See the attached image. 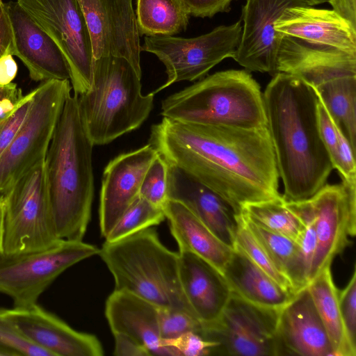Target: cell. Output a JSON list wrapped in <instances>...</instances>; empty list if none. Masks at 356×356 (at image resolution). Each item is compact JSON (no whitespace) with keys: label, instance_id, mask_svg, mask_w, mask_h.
<instances>
[{"label":"cell","instance_id":"obj_1","mask_svg":"<svg viewBox=\"0 0 356 356\" xmlns=\"http://www.w3.org/2000/svg\"><path fill=\"white\" fill-rule=\"evenodd\" d=\"M149 143L177 167L225 200L240 214L248 204L280 197L279 174L267 125H204L163 118Z\"/></svg>","mask_w":356,"mask_h":356},{"label":"cell","instance_id":"obj_2","mask_svg":"<svg viewBox=\"0 0 356 356\" xmlns=\"http://www.w3.org/2000/svg\"><path fill=\"white\" fill-rule=\"evenodd\" d=\"M266 125L286 202L309 198L334 169L321 139L316 90L301 78L278 72L263 92Z\"/></svg>","mask_w":356,"mask_h":356},{"label":"cell","instance_id":"obj_3","mask_svg":"<svg viewBox=\"0 0 356 356\" xmlns=\"http://www.w3.org/2000/svg\"><path fill=\"white\" fill-rule=\"evenodd\" d=\"M80 115L78 95L63 106L46 154L51 214L60 239L83 241L94 197L92 147Z\"/></svg>","mask_w":356,"mask_h":356},{"label":"cell","instance_id":"obj_4","mask_svg":"<svg viewBox=\"0 0 356 356\" xmlns=\"http://www.w3.org/2000/svg\"><path fill=\"white\" fill-rule=\"evenodd\" d=\"M140 80L141 75L124 58L93 60L90 87L78 95L82 122L93 145L110 143L147 118L155 95H143Z\"/></svg>","mask_w":356,"mask_h":356},{"label":"cell","instance_id":"obj_5","mask_svg":"<svg viewBox=\"0 0 356 356\" xmlns=\"http://www.w3.org/2000/svg\"><path fill=\"white\" fill-rule=\"evenodd\" d=\"M161 115L177 121L257 129L266 126L263 92L244 70L220 71L162 101Z\"/></svg>","mask_w":356,"mask_h":356},{"label":"cell","instance_id":"obj_6","mask_svg":"<svg viewBox=\"0 0 356 356\" xmlns=\"http://www.w3.org/2000/svg\"><path fill=\"white\" fill-rule=\"evenodd\" d=\"M99 255L113 275L114 290L131 293L160 308L193 314L181 286L179 253L167 248L155 229L105 241Z\"/></svg>","mask_w":356,"mask_h":356},{"label":"cell","instance_id":"obj_7","mask_svg":"<svg viewBox=\"0 0 356 356\" xmlns=\"http://www.w3.org/2000/svg\"><path fill=\"white\" fill-rule=\"evenodd\" d=\"M44 159L20 177L2 195L3 254L45 249L61 240L50 211Z\"/></svg>","mask_w":356,"mask_h":356},{"label":"cell","instance_id":"obj_8","mask_svg":"<svg viewBox=\"0 0 356 356\" xmlns=\"http://www.w3.org/2000/svg\"><path fill=\"white\" fill-rule=\"evenodd\" d=\"M33 90L32 104L25 120L0 156V197L20 177L45 159L72 88L70 80L50 79L42 81Z\"/></svg>","mask_w":356,"mask_h":356},{"label":"cell","instance_id":"obj_9","mask_svg":"<svg viewBox=\"0 0 356 356\" xmlns=\"http://www.w3.org/2000/svg\"><path fill=\"white\" fill-rule=\"evenodd\" d=\"M99 248L83 241L61 239L45 249L0 254V293L9 296L13 307L37 304L41 294L65 270L99 255Z\"/></svg>","mask_w":356,"mask_h":356},{"label":"cell","instance_id":"obj_10","mask_svg":"<svg viewBox=\"0 0 356 356\" xmlns=\"http://www.w3.org/2000/svg\"><path fill=\"white\" fill-rule=\"evenodd\" d=\"M241 32L240 19L195 38L145 36L141 51L154 54L165 65L167 74L165 83L152 92L156 95L177 82L204 77L224 59L234 56Z\"/></svg>","mask_w":356,"mask_h":356},{"label":"cell","instance_id":"obj_11","mask_svg":"<svg viewBox=\"0 0 356 356\" xmlns=\"http://www.w3.org/2000/svg\"><path fill=\"white\" fill-rule=\"evenodd\" d=\"M58 46L69 67L74 93L90 87L93 54L88 28L78 0H17Z\"/></svg>","mask_w":356,"mask_h":356},{"label":"cell","instance_id":"obj_12","mask_svg":"<svg viewBox=\"0 0 356 356\" xmlns=\"http://www.w3.org/2000/svg\"><path fill=\"white\" fill-rule=\"evenodd\" d=\"M280 309L260 306L232 292L217 320L204 324L202 337L218 343L213 355L278 356Z\"/></svg>","mask_w":356,"mask_h":356},{"label":"cell","instance_id":"obj_13","mask_svg":"<svg viewBox=\"0 0 356 356\" xmlns=\"http://www.w3.org/2000/svg\"><path fill=\"white\" fill-rule=\"evenodd\" d=\"M314 216L316 245L309 283L349 245L356 233V180L325 184L307 199Z\"/></svg>","mask_w":356,"mask_h":356},{"label":"cell","instance_id":"obj_14","mask_svg":"<svg viewBox=\"0 0 356 356\" xmlns=\"http://www.w3.org/2000/svg\"><path fill=\"white\" fill-rule=\"evenodd\" d=\"M90 33L93 59H127L142 75L141 45L132 0H78Z\"/></svg>","mask_w":356,"mask_h":356},{"label":"cell","instance_id":"obj_15","mask_svg":"<svg viewBox=\"0 0 356 356\" xmlns=\"http://www.w3.org/2000/svg\"><path fill=\"white\" fill-rule=\"evenodd\" d=\"M295 6H311L307 0H246L238 45L232 58L248 72H276L278 39L275 23L284 11Z\"/></svg>","mask_w":356,"mask_h":356},{"label":"cell","instance_id":"obj_16","mask_svg":"<svg viewBox=\"0 0 356 356\" xmlns=\"http://www.w3.org/2000/svg\"><path fill=\"white\" fill-rule=\"evenodd\" d=\"M158 154L149 143L137 149L117 156L106 166L99 211L100 232L104 238L138 197L145 174Z\"/></svg>","mask_w":356,"mask_h":356},{"label":"cell","instance_id":"obj_17","mask_svg":"<svg viewBox=\"0 0 356 356\" xmlns=\"http://www.w3.org/2000/svg\"><path fill=\"white\" fill-rule=\"evenodd\" d=\"M1 309L26 339L51 356L104 355L102 343L95 335L75 330L38 304Z\"/></svg>","mask_w":356,"mask_h":356},{"label":"cell","instance_id":"obj_18","mask_svg":"<svg viewBox=\"0 0 356 356\" xmlns=\"http://www.w3.org/2000/svg\"><path fill=\"white\" fill-rule=\"evenodd\" d=\"M278 49L276 72L296 75L312 87L356 76V54L308 43L276 32Z\"/></svg>","mask_w":356,"mask_h":356},{"label":"cell","instance_id":"obj_19","mask_svg":"<svg viewBox=\"0 0 356 356\" xmlns=\"http://www.w3.org/2000/svg\"><path fill=\"white\" fill-rule=\"evenodd\" d=\"M276 336L280 355L334 356L307 287L280 309Z\"/></svg>","mask_w":356,"mask_h":356},{"label":"cell","instance_id":"obj_20","mask_svg":"<svg viewBox=\"0 0 356 356\" xmlns=\"http://www.w3.org/2000/svg\"><path fill=\"white\" fill-rule=\"evenodd\" d=\"M13 27L15 53L35 81L70 80V73L62 52L16 1L6 3Z\"/></svg>","mask_w":356,"mask_h":356},{"label":"cell","instance_id":"obj_21","mask_svg":"<svg viewBox=\"0 0 356 356\" xmlns=\"http://www.w3.org/2000/svg\"><path fill=\"white\" fill-rule=\"evenodd\" d=\"M168 199L181 203L222 242L234 248L239 214L213 191L170 164Z\"/></svg>","mask_w":356,"mask_h":356},{"label":"cell","instance_id":"obj_22","mask_svg":"<svg viewBox=\"0 0 356 356\" xmlns=\"http://www.w3.org/2000/svg\"><path fill=\"white\" fill-rule=\"evenodd\" d=\"M274 27L276 32L310 44L356 54V27L334 10L288 8Z\"/></svg>","mask_w":356,"mask_h":356},{"label":"cell","instance_id":"obj_23","mask_svg":"<svg viewBox=\"0 0 356 356\" xmlns=\"http://www.w3.org/2000/svg\"><path fill=\"white\" fill-rule=\"evenodd\" d=\"M178 253L181 286L191 311L204 324L214 322L232 295L229 284L204 259L184 250Z\"/></svg>","mask_w":356,"mask_h":356},{"label":"cell","instance_id":"obj_24","mask_svg":"<svg viewBox=\"0 0 356 356\" xmlns=\"http://www.w3.org/2000/svg\"><path fill=\"white\" fill-rule=\"evenodd\" d=\"M159 307L131 293L114 290L105 305V316L113 334H128L149 352L150 355L177 356L165 347L159 328Z\"/></svg>","mask_w":356,"mask_h":356},{"label":"cell","instance_id":"obj_25","mask_svg":"<svg viewBox=\"0 0 356 356\" xmlns=\"http://www.w3.org/2000/svg\"><path fill=\"white\" fill-rule=\"evenodd\" d=\"M163 209L179 250L195 254L222 274L233 249L222 242L181 203L168 199Z\"/></svg>","mask_w":356,"mask_h":356},{"label":"cell","instance_id":"obj_26","mask_svg":"<svg viewBox=\"0 0 356 356\" xmlns=\"http://www.w3.org/2000/svg\"><path fill=\"white\" fill-rule=\"evenodd\" d=\"M222 275L232 293L265 307L280 309L296 294L283 288L236 248Z\"/></svg>","mask_w":356,"mask_h":356},{"label":"cell","instance_id":"obj_27","mask_svg":"<svg viewBox=\"0 0 356 356\" xmlns=\"http://www.w3.org/2000/svg\"><path fill=\"white\" fill-rule=\"evenodd\" d=\"M315 307L329 337L334 356H355L342 323L338 289L333 281L330 266L324 268L307 285Z\"/></svg>","mask_w":356,"mask_h":356},{"label":"cell","instance_id":"obj_28","mask_svg":"<svg viewBox=\"0 0 356 356\" xmlns=\"http://www.w3.org/2000/svg\"><path fill=\"white\" fill-rule=\"evenodd\" d=\"M241 213L248 229L277 269L289 282L295 293L307 287L309 284L307 270L297 242L263 228Z\"/></svg>","mask_w":356,"mask_h":356},{"label":"cell","instance_id":"obj_29","mask_svg":"<svg viewBox=\"0 0 356 356\" xmlns=\"http://www.w3.org/2000/svg\"><path fill=\"white\" fill-rule=\"evenodd\" d=\"M136 16L145 36L174 35L186 29L190 17L181 0H136Z\"/></svg>","mask_w":356,"mask_h":356},{"label":"cell","instance_id":"obj_30","mask_svg":"<svg viewBox=\"0 0 356 356\" xmlns=\"http://www.w3.org/2000/svg\"><path fill=\"white\" fill-rule=\"evenodd\" d=\"M314 89L334 123L355 151L356 76L338 78Z\"/></svg>","mask_w":356,"mask_h":356},{"label":"cell","instance_id":"obj_31","mask_svg":"<svg viewBox=\"0 0 356 356\" xmlns=\"http://www.w3.org/2000/svg\"><path fill=\"white\" fill-rule=\"evenodd\" d=\"M241 213L263 228L289 237L296 242H298L301 235L302 225L286 207L282 195L245 204Z\"/></svg>","mask_w":356,"mask_h":356},{"label":"cell","instance_id":"obj_32","mask_svg":"<svg viewBox=\"0 0 356 356\" xmlns=\"http://www.w3.org/2000/svg\"><path fill=\"white\" fill-rule=\"evenodd\" d=\"M165 219L163 209L138 196L122 215L105 241L113 242L159 225Z\"/></svg>","mask_w":356,"mask_h":356},{"label":"cell","instance_id":"obj_33","mask_svg":"<svg viewBox=\"0 0 356 356\" xmlns=\"http://www.w3.org/2000/svg\"><path fill=\"white\" fill-rule=\"evenodd\" d=\"M234 248L241 251L254 264L286 290L296 293L289 282L277 269L264 248L248 229L241 213L238 216V227Z\"/></svg>","mask_w":356,"mask_h":356},{"label":"cell","instance_id":"obj_34","mask_svg":"<svg viewBox=\"0 0 356 356\" xmlns=\"http://www.w3.org/2000/svg\"><path fill=\"white\" fill-rule=\"evenodd\" d=\"M10 355L51 356L26 339L0 308V356Z\"/></svg>","mask_w":356,"mask_h":356},{"label":"cell","instance_id":"obj_35","mask_svg":"<svg viewBox=\"0 0 356 356\" xmlns=\"http://www.w3.org/2000/svg\"><path fill=\"white\" fill-rule=\"evenodd\" d=\"M168 164L159 154L147 170L140 188L139 196L154 206L163 208L168 199Z\"/></svg>","mask_w":356,"mask_h":356},{"label":"cell","instance_id":"obj_36","mask_svg":"<svg viewBox=\"0 0 356 356\" xmlns=\"http://www.w3.org/2000/svg\"><path fill=\"white\" fill-rule=\"evenodd\" d=\"M160 308V307H159ZM159 328L163 340L193 332L202 336L204 324L193 314L176 309H159Z\"/></svg>","mask_w":356,"mask_h":356},{"label":"cell","instance_id":"obj_37","mask_svg":"<svg viewBox=\"0 0 356 356\" xmlns=\"http://www.w3.org/2000/svg\"><path fill=\"white\" fill-rule=\"evenodd\" d=\"M341 318L347 339L356 351V268L346 287L338 291Z\"/></svg>","mask_w":356,"mask_h":356},{"label":"cell","instance_id":"obj_38","mask_svg":"<svg viewBox=\"0 0 356 356\" xmlns=\"http://www.w3.org/2000/svg\"><path fill=\"white\" fill-rule=\"evenodd\" d=\"M34 90L24 95L13 109L0 114V156L8 147L31 108Z\"/></svg>","mask_w":356,"mask_h":356},{"label":"cell","instance_id":"obj_39","mask_svg":"<svg viewBox=\"0 0 356 356\" xmlns=\"http://www.w3.org/2000/svg\"><path fill=\"white\" fill-rule=\"evenodd\" d=\"M163 345L172 348L177 356H206L213 355L218 346L217 342L209 340L200 334L188 332L176 338L163 340Z\"/></svg>","mask_w":356,"mask_h":356},{"label":"cell","instance_id":"obj_40","mask_svg":"<svg viewBox=\"0 0 356 356\" xmlns=\"http://www.w3.org/2000/svg\"><path fill=\"white\" fill-rule=\"evenodd\" d=\"M234 0H181L190 16L212 17L219 13L229 12Z\"/></svg>","mask_w":356,"mask_h":356},{"label":"cell","instance_id":"obj_41","mask_svg":"<svg viewBox=\"0 0 356 356\" xmlns=\"http://www.w3.org/2000/svg\"><path fill=\"white\" fill-rule=\"evenodd\" d=\"M15 40L12 24L6 4L0 0V58L8 54L14 56Z\"/></svg>","mask_w":356,"mask_h":356},{"label":"cell","instance_id":"obj_42","mask_svg":"<svg viewBox=\"0 0 356 356\" xmlns=\"http://www.w3.org/2000/svg\"><path fill=\"white\" fill-rule=\"evenodd\" d=\"M115 339L113 355L115 356H147L148 350L132 337L123 334H113Z\"/></svg>","mask_w":356,"mask_h":356},{"label":"cell","instance_id":"obj_43","mask_svg":"<svg viewBox=\"0 0 356 356\" xmlns=\"http://www.w3.org/2000/svg\"><path fill=\"white\" fill-rule=\"evenodd\" d=\"M23 97L21 88L15 83L0 86V114L15 108Z\"/></svg>","mask_w":356,"mask_h":356},{"label":"cell","instance_id":"obj_44","mask_svg":"<svg viewBox=\"0 0 356 356\" xmlns=\"http://www.w3.org/2000/svg\"><path fill=\"white\" fill-rule=\"evenodd\" d=\"M332 10L356 27V0H327Z\"/></svg>","mask_w":356,"mask_h":356},{"label":"cell","instance_id":"obj_45","mask_svg":"<svg viewBox=\"0 0 356 356\" xmlns=\"http://www.w3.org/2000/svg\"><path fill=\"white\" fill-rule=\"evenodd\" d=\"M10 54L0 58V86H7L16 77L18 67Z\"/></svg>","mask_w":356,"mask_h":356},{"label":"cell","instance_id":"obj_46","mask_svg":"<svg viewBox=\"0 0 356 356\" xmlns=\"http://www.w3.org/2000/svg\"><path fill=\"white\" fill-rule=\"evenodd\" d=\"M4 236V202L2 196L0 197V254L3 252Z\"/></svg>","mask_w":356,"mask_h":356},{"label":"cell","instance_id":"obj_47","mask_svg":"<svg viewBox=\"0 0 356 356\" xmlns=\"http://www.w3.org/2000/svg\"><path fill=\"white\" fill-rule=\"evenodd\" d=\"M311 6L327 2V0H307Z\"/></svg>","mask_w":356,"mask_h":356}]
</instances>
